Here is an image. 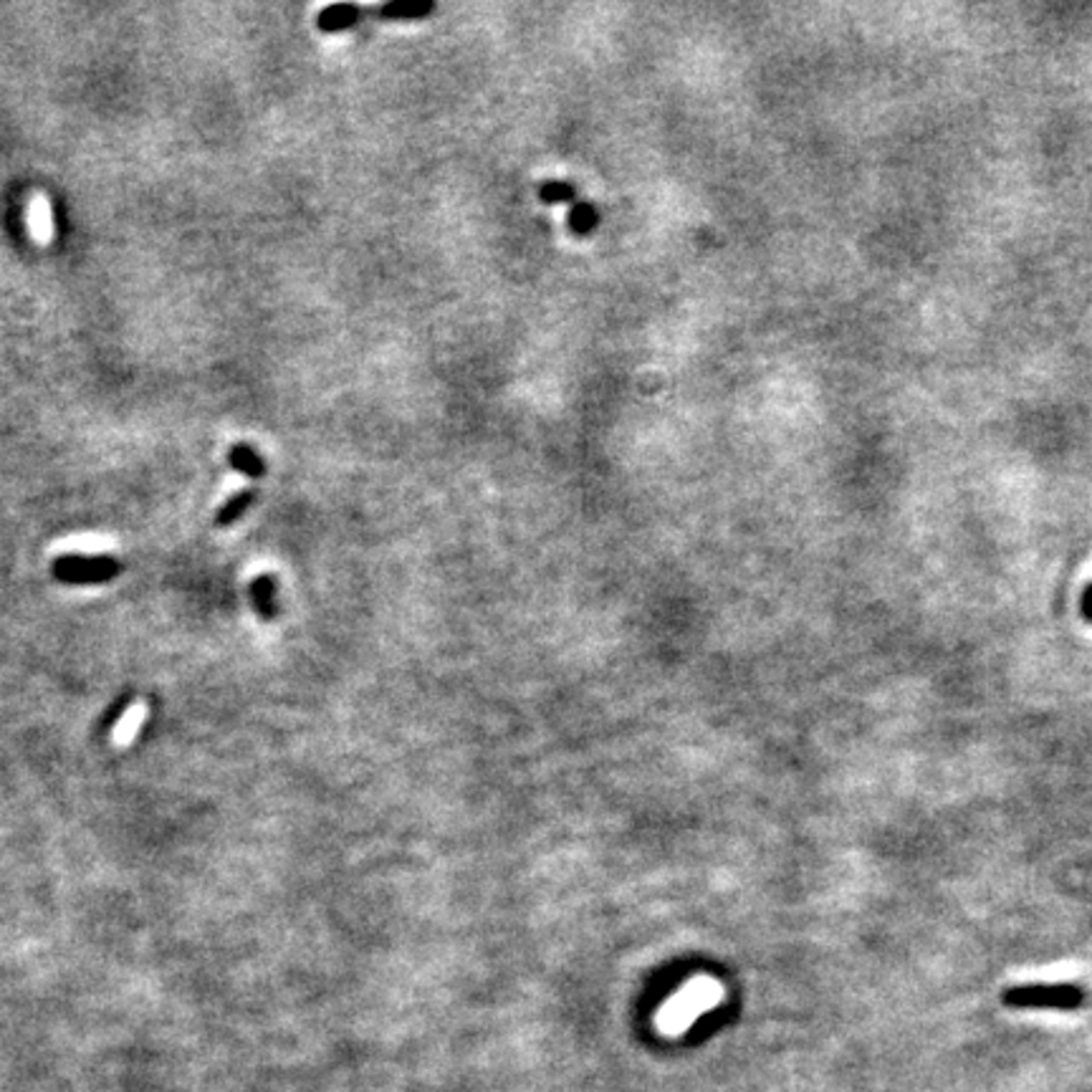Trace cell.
<instances>
[{
  "label": "cell",
  "mask_w": 1092,
  "mask_h": 1092,
  "mask_svg": "<svg viewBox=\"0 0 1092 1092\" xmlns=\"http://www.w3.org/2000/svg\"><path fill=\"white\" fill-rule=\"evenodd\" d=\"M1004 1007L1011 1009H1079L1085 1004V989L1077 984H1029L1011 986L1002 994Z\"/></svg>",
  "instance_id": "cell-1"
},
{
  "label": "cell",
  "mask_w": 1092,
  "mask_h": 1092,
  "mask_svg": "<svg viewBox=\"0 0 1092 1092\" xmlns=\"http://www.w3.org/2000/svg\"><path fill=\"white\" fill-rule=\"evenodd\" d=\"M122 564L111 556H79L68 554L54 562V576L64 585H104L117 580Z\"/></svg>",
  "instance_id": "cell-2"
},
{
  "label": "cell",
  "mask_w": 1092,
  "mask_h": 1092,
  "mask_svg": "<svg viewBox=\"0 0 1092 1092\" xmlns=\"http://www.w3.org/2000/svg\"><path fill=\"white\" fill-rule=\"evenodd\" d=\"M716 999H718V984L713 982V979H696V982L688 984L686 989H680L678 994L673 996V1002L666 1004V1016L670 1022L693 1024L696 1022V1016L713 1009Z\"/></svg>",
  "instance_id": "cell-3"
},
{
  "label": "cell",
  "mask_w": 1092,
  "mask_h": 1092,
  "mask_svg": "<svg viewBox=\"0 0 1092 1092\" xmlns=\"http://www.w3.org/2000/svg\"><path fill=\"white\" fill-rule=\"evenodd\" d=\"M251 597H253V605H256L260 617L264 620L276 617L278 605H276V580H273V576H269V574L256 576L251 585Z\"/></svg>",
  "instance_id": "cell-4"
},
{
  "label": "cell",
  "mask_w": 1092,
  "mask_h": 1092,
  "mask_svg": "<svg viewBox=\"0 0 1092 1092\" xmlns=\"http://www.w3.org/2000/svg\"><path fill=\"white\" fill-rule=\"evenodd\" d=\"M359 21V8L357 5H332V8L321 10L316 18V26L324 34H337V30L352 28Z\"/></svg>",
  "instance_id": "cell-5"
},
{
  "label": "cell",
  "mask_w": 1092,
  "mask_h": 1092,
  "mask_svg": "<svg viewBox=\"0 0 1092 1092\" xmlns=\"http://www.w3.org/2000/svg\"><path fill=\"white\" fill-rule=\"evenodd\" d=\"M228 461H231V465L238 470V474H244L248 478L266 476V461L248 443H235L231 453H228Z\"/></svg>",
  "instance_id": "cell-6"
},
{
  "label": "cell",
  "mask_w": 1092,
  "mask_h": 1092,
  "mask_svg": "<svg viewBox=\"0 0 1092 1092\" xmlns=\"http://www.w3.org/2000/svg\"><path fill=\"white\" fill-rule=\"evenodd\" d=\"M436 8V5L430 3V0H410V3H405V0H395V3L390 5H382L380 14L384 18H395V21H410V18H423L430 14V10Z\"/></svg>",
  "instance_id": "cell-7"
},
{
  "label": "cell",
  "mask_w": 1092,
  "mask_h": 1092,
  "mask_svg": "<svg viewBox=\"0 0 1092 1092\" xmlns=\"http://www.w3.org/2000/svg\"><path fill=\"white\" fill-rule=\"evenodd\" d=\"M253 499H256V494L253 491H240V494H235L233 499H228L226 504L220 506L218 517H215V526L235 524V521H238L248 511V506L253 504Z\"/></svg>",
  "instance_id": "cell-8"
},
{
  "label": "cell",
  "mask_w": 1092,
  "mask_h": 1092,
  "mask_svg": "<svg viewBox=\"0 0 1092 1092\" xmlns=\"http://www.w3.org/2000/svg\"><path fill=\"white\" fill-rule=\"evenodd\" d=\"M569 223H572V228H574L576 233H589L594 226H597V210H594L592 205H587V203L574 205L572 218H569Z\"/></svg>",
  "instance_id": "cell-9"
},
{
  "label": "cell",
  "mask_w": 1092,
  "mask_h": 1092,
  "mask_svg": "<svg viewBox=\"0 0 1092 1092\" xmlns=\"http://www.w3.org/2000/svg\"><path fill=\"white\" fill-rule=\"evenodd\" d=\"M574 195V190L567 183H549L542 190V197L546 203H567Z\"/></svg>",
  "instance_id": "cell-10"
},
{
  "label": "cell",
  "mask_w": 1092,
  "mask_h": 1092,
  "mask_svg": "<svg viewBox=\"0 0 1092 1092\" xmlns=\"http://www.w3.org/2000/svg\"><path fill=\"white\" fill-rule=\"evenodd\" d=\"M129 700H132V696H124V698H120V700H117V704H114V706H111V713H109V716H107V718H104V723H102V726H104V729H111V726H114V721H117V718H120V716H122V713H124V711H127Z\"/></svg>",
  "instance_id": "cell-11"
},
{
  "label": "cell",
  "mask_w": 1092,
  "mask_h": 1092,
  "mask_svg": "<svg viewBox=\"0 0 1092 1092\" xmlns=\"http://www.w3.org/2000/svg\"><path fill=\"white\" fill-rule=\"evenodd\" d=\"M1083 614L1088 623H1092V585L1088 587V592H1085V597H1083Z\"/></svg>",
  "instance_id": "cell-12"
}]
</instances>
